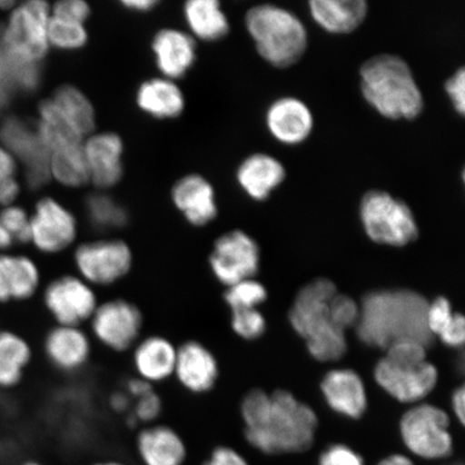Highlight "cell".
Returning <instances> with one entry per match:
<instances>
[{
  "instance_id": "cell-1",
  "label": "cell",
  "mask_w": 465,
  "mask_h": 465,
  "mask_svg": "<svg viewBox=\"0 0 465 465\" xmlns=\"http://www.w3.org/2000/svg\"><path fill=\"white\" fill-rule=\"evenodd\" d=\"M241 411L248 443L266 455L304 452L315 441L316 412L288 391L254 389L242 399Z\"/></svg>"
},
{
  "instance_id": "cell-2",
  "label": "cell",
  "mask_w": 465,
  "mask_h": 465,
  "mask_svg": "<svg viewBox=\"0 0 465 465\" xmlns=\"http://www.w3.org/2000/svg\"><path fill=\"white\" fill-rule=\"evenodd\" d=\"M428 306L427 299L412 290L373 291L360 306L359 339L383 351L402 341H417L429 348L434 337L427 327Z\"/></svg>"
},
{
  "instance_id": "cell-3",
  "label": "cell",
  "mask_w": 465,
  "mask_h": 465,
  "mask_svg": "<svg viewBox=\"0 0 465 465\" xmlns=\"http://www.w3.org/2000/svg\"><path fill=\"white\" fill-rule=\"evenodd\" d=\"M361 92L366 103L383 118L415 120L423 112L420 85L404 58L378 54L360 69Z\"/></svg>"
},
{
  "instance_id": "cell-4",
  "label": "cell",
  "mask_w": 465,
  "mask_h": 465,
  "mask_svg": "<svg viewBox=\"0 0 465 465\" xmlns=\"http://www.w3.org/2000/svg\"><path fill=\"white\" fill-rule=\"evenodd\" d=\"M336 293L330 279H315L296 295L289 313L295 332L303 337L308 351L320 362L336 361L347 351L345 331L330 318V301Z\"/></svg>"
},
{
  "instance_id": "cell-5",
  "label": "cell",
  "mask_w": 465,
  "mask_h": 465,
  "mask_svg": "<svg viewBox=\"0 0 465 465\" xmlns=\"http://www.w3.org/2000/svg\"><path fill=\"white\" fill-rule=\"evenodd\" d=\"M246 27L258 54L276 68H289L303 57L308 46L304 23L291 11L272 4L254 5Z\"/></svg>"
},
{
  "instance_id": "cell-6",
  "label": "cell",
  "mask_w": 465,
  "mask_h": 465,
  "mask_svg": "<svg viewBox=\"0 0 465 465\" xmlns=\"http://www.w3.org/2000/svg\"><path fill=\"white\" fill-rule=\"evenodd\" d=\"M427 351L417 341L398 342L388 348L375 368L378 385L400 402H420L432 392L439 380L438 370L427 360Z\"/></svg>"
},
{
  "instance_id": "cell-7",
  "label": "cell",
  "mask_w": 465,
  "mask_h": 465,
  "mask_svg": "<svg viewBox=\"0 0 465 465\" xmlns=\"http://www.w3.org/2000/svg\"><path fill=\"white\" fill-rule=\"evenodd\" d=\"M366 235L380 245L404 247L414 242L420 229L407 203L382 190H371L360 203Z\"/></svg>"
},
{
  "instance_id": "cell-8",
  "label": "cell",
  "mask_w": 465,
  "mask_h": 465,
  "mask_svg": "<svg viewBox=\"0 0 465 465\" xmlns=\"http://www.w3.org/2000/svg\"><path fill=\"white\" fill-rule=\"evenodd\" d=\"M51 9L48 4L32 0L11 14L3 35V46L8 60L17 65H36L48 51V27Z\"/></svg>"
},
{
  "instance_id": "cell-9",
  "label": "cell",
  "mask_w": 465,
  "mask_h": 465,
  "mask_svg": "<svg viewBox=\"0 0 465 465\" xmlns=\"http://www.w3.org/2000/svg\"><path fill=\"white\" fill-rule=\"evenodd\" d=\"M73 262L75 274L97 290L125 281L135 259L129 243L119 238H102L75 247Z\"/></svg>"
},
{
  "instance_id": "cell-10",
  "label": "cell",
  "mask_w": 465,
  "mask_h": 465,
  "mask_svg": "<svg viewBox=\"0 0 465 465\" xmlns=\"http://www.w3.org/2000/svg\"><path fill=\"white\" fill-rule=\"evenodd\" d=\"M92 340L114 353L131 351L143 336L144 316L136 303L124 298L100 302L89 323Z\"/></svg>"
},
{
  "instance_id": "cell-11",
  "label": "cell",
  "mask_w": 465,
  "mask_h": 465,
  "mask_svg": "<svg viewBox=\"0 0 465 465\" xmlns=\"http://www.w3.org/2000/svg\"><path fill=\"white\" fill-rule=\"evenodd\" d=\"M450 420L446 411L430 404L407 411L400 421L403 443L412 455L426 460H440L453 450Z\"/></svg>"
},
{
  "instance_id": "cell-12",
  "label": "cell",
  "mask_w": 465,
  "mask_h": 465,
  "mask_svg": "<svg viewBox=\"0 0 465 465\" xmlns=\"http://www.w3.org/2000/svg\"><path fill=\"white\" fill-rule=\"evenodd\" d=\"M43 301L55 324L73 327L89 323L101 302L97 290L75 272L52 279L44 289Z\"/></svg>"
},
{
  "instance_id": "cell-13",
  "label": "cell",
  "mask_w": 465,
  "mask_h": 465,
  "mask_svg": "<svg viewBox=\"0 0 465 465\" xmlns=\"http://www.w3.org/2000/svg\"><path fill=\"white\" fill-rule=\"evenodd\" d=\"M208 264L216 281L228 288L257 275L260 248L247 232L231 231L214 241Z\"/></svg>"
},
{
  "instance_id": "cell-14",
  "label": "cell",
  "mask_w": 465,
  "mask_h": 465,
  "mask_svg": "<svg viewBox=\"0 0 465 465\" xmlns=\"http://www.w3.org/2000/svg\"><path fill=\"white\" fill-rule=\"evenodd\" d=\"M78 236V223L67 208L54 199L37 203L31 218V242L38 252L55 255L71 248Z\"/></svg>"
},
{
  "instance_id": "cell-15",
  "label": "cell",
  "mask_w": 465,
  "mask_h": 465,
  "mask_svg": "<svg viewBox=\"0 0 465 465\" xmlns=\"http://www.w3.org/2000/svg\"><path fill=\"white\" fill-rule=\"evenodd\" d=\"M93 342L89 331L84 327L54 324L45 336L44 351L56 371L74 374L90 363Z\"/></svg>"
},
{
  "instance_id": "cell-16",
  "label": "cell",
  "mask_w": 465,
  "mask_h": 465,
  "mask_svg": "<svg viewBox=\"0 0 465 465\" xmlns=\"http://www.w3.org/2000/svg\"><path fill=\"white\" fill-rule=\"evenodd\" d=\"M220 375L214 353L199 340H188L178 345L173 378L188 393L202 395L216 387Z\"/></svg>"
},
{
  "instance_id": "cell-17",
  "label": "cell",
  "mask_w": 465,
  "mask_h": 465,
  "mask_svg": "<svg viewBox=\"0 0 465 465\" xmlns=\"http://www.w3.org/2000/svg\"><path fill=\"white\" fill-rule=\"evenodd\" d=\"M131 352L135 377L154 387L173 378L178 346L168 337L143 335Z\"/></svg>"
},
{
  "instance_id": "cell-18",
  "label": "cell",
  "mask_w": 465,
  "mask_h": 465,
  "mask_svg": "<svg viewBox=\"0 0 465 465\" xmlns=\"http://www.w3.org/2000/svg\"><path fill=\"white\" fill-rule=\"evenodd\" d=\"M135 450L143 465H184L189 456L183 435L172 426L159 422L139 430Z\"/></svg>"
},
{
  "instance_id": "cell-19",
  "label": "cell",
  "mask_w": 465,
  "mask_h": 465,
  "mask_svg": "<svg viewBox=\"0 0 465 465\" xmlns=\"http://www.w3.org/2000/svg\"><path fill=\"white\" fill-rule=\"evenodd\" d=\"M2 137L13 151L25 163L29 184L38 188L48 182L50 173V155L40 141L36 130L31 129L20 120H10L2 131Z\"/></svg>"
},
{
  "instance_id": "cell-20",
  "label": "cell",
  "mask_w": 465,
  "mask_h": 465,
  "mask_svg": "<svg viewBox=\"0 0 465 465\" xmlns=\"http://www.w3.org/2000/svg\"><path fill=\"white\" fill-rule=\"evenodd\" d=\"M310 107L299 98L286 96L271 104L266 112V125L279 143L295 145L304 143L313 130Z\"/></svg>"
},
{
  "instance_id": "cell-21",
  "label": "cell",
  "mask_w": 465,
  "mask_h": 465,
  "mask_svg": "<svg viewBox=\"0 0 465 465\" xmlns=\"http://www.w3.org/2000/svg\"><path fill=\"white\" fill-rule=\"evenodd\" d=\"M42 287V271L32 258L0 253V303L25 302Z\"/></svg>"
},
{
  "instance_id": "cell-22",
  "label": "cell",
  "mask_w": 465,
  "mask_h": 465,
  "mask_svg": "<svg viewBox=\"0 0 465 465\" xmlns=\"http://www.w3.org/2000/svg\"><path fill=\"white\" fill-rule=\"evenodd\" d=\"M122 144L119 136L103 133L93 136L84 144V153L89 180L97 187H113L122 176Z\"/></svg>"
},
{
  "instance_id": "cell-23",
  "label": "cell",
  "mask_w": 465,
  "mask_h": 465,
  "mask_svg": "<svg viewBox=\"0 0 465 465\" xmlns=\"http://www.w3.org/2000/svg\"><path fill=\"white\" fill-rule=\"evenodd\" d=\"M174 205L191 225L202 228L218 216V207L212 184L197 174L179 180L173 189Z\"/></svg>"
},
{
  "instance_id": "cell-24",
  "label": "cell",
  "mask_w": 465,
  "mask_h": 465,
  "mask_svg": "<svg viewBox=\"0 0 465 465\" xmlns=\"http://www.w3.org/2000/svg\"><path fill=\"white\" fill-rule=\"evenodd\" d=\"M322 391L331 409L358 420L368 406L364 383L352 370H333L324 376Z\"/></svg>"
},
{
  "instance_id": "cell-25",
  "label": "cell",
  "mask_w": 465,
  "mask_h": 465,
  "mask_svg": "<svg viewBox=\"0 0 465 465\" xmlns=\"http://www.w3.org/2000/svg\"><path fill=\"white\" fill-rule=\"evenodd\" d=\"M287 177L286 167L274 156L255 153L248 156L237 171V182L254 201L269 199Z\"/></svg>"
},
{
  "instance_id": "cell-26",
  "label": "cell",
  "mask_w": 465,
  "mask_h": 465,
  "mask_svg": "<svg viewBox=\"0 0 465 465\" xmlns=\"http://www.w3.org/2000/svg\"><path fill=\"white\" fill-rule=\"evenodd\" d=\"M310 13L320 27L335 35L351 34L369 14L365 0H311Z\"/></svg>"
},
{
  "instance_id": "cell-27",
  "label": "cell",
  "mask_w": 465,
  "mask_h": 465,
  "mask_svg": "<svg viewBox=\"0 0 465 465\" xmlns=\"http://www.w3.org/2000/svg\"><path fill=\"white\" fill-rule=\"evenodd\" d=\"M153 48L160 71L168 78L182 77L195 60L193 40L174 29H164L156 35Z\"/></svg>"
},
{
  "instance_id": "cell-28",
  "label": "cell",
  "mask_w": 465,
  "mask_h": 465,
  "mask_svg": "<svg viewBox=\"0 0 465 465\" xmlns=\"http://www.w3.org/2000/svg\"><path fill=\"white\" fill-rule=\"evenodd\" d=\"M32 360V347L25 337L11 331L0 332V388L19 385Z\"/></svg>"
},
{
  "instance_id": "cell-29",
  "label": "cell",
  "mask_w": 465,
  "mask_h": 465,
  "mask_svg": "<svg viewBox=\"0 0 465 465\" xmlns=\"http://www.w3.org/2000/svg\"><path fill=\"white\" fill-rule=\"evenodd\" d=\"M137 103L143 112L159 119L174 118L184 106L182 91L165 79L149 80L139 87Z\"/></svg>"
},
{
  "instance_id": "cell-30",
  "label": "cell",
  "mask_w": 465,
  "mask_h": 465,
  "mask_svg": "<svg viewBox=\"0 0 465 465\" xmlns=\"http://www.w3.org/2000/svg\"><path fill=\"white\" fill-rule=\"evenodd\" d=\"M184 16L197 37L214 42L229 33L228 17L216 0H191L184 5Z\"/></svg>"
},
{
  "instance_id": "cell-31",
  "label": "cell",
  "mask_w": 465,
  "mask_h": 465,
  "mask_svg": "<svg viewBox=\"0 0 465 465\" xmlns=\"http://www.w3.org/2000/svg\"><path fill=\"white\" fill-rule=\"evenodd\" d=\"M81 135L94 129L95 113L83 92L72 85L61 86L51 100Z\"/></svg>"
},
{
  "instance_id": "cell-32",
  "label": "cell",
  "mask_w": 465,
  "mask_h": 465,
  "mask_svg": "<svg viewBox=\"0 0 465 465\" xmlns=\"http://www.w3.org/2000/svg\"><path fill=\"white\" fill-rule=\"evenodd\" d=\"M50 173L67 187H80L89 182L84 144L79 147L55 151L50 154Z\"/></svg>"
},
{
  "instance_id": "cell-33",
  "label": "cell",
  "mask_w": 465,
  "mask_h": 465,
  "mask_svg": "<svg viewBox=\"0 0 465 465\" xmlns=\"http://www.w3.org/2000/svg\"><path fill=\"white\" fill-rule=\"evenodd\" d=\"M86 213L90 223L98 231L118 230L127 223L124 208L103 194L89 197L86 202Z\"/></svg>"
},
{
  "instance_id": "cell-34",
  "label": "cell",
  "mask_w": 465,
  "mask_h": 465,
  "mask_svg": "<svg viewBox=\"0 0 465 465\" xmlns=\"http://www.w3.org/2000/svg\"><path fill=\"white\" fill-rule=\"evenodd\" d=\"M223 298L231 312L255 310L264 303L267 292L263 284L252 278L226 288Z\"/></svg>"
},
{
  "instance_id": "cell-35",
  "label": "cell",
  "mask_w": 465,
  "mask_h": 465,
  "mask_svg": "<svg viewBox=\"0 0 465 465\" xmlns=\"http://www.w3.org/2000/svg\"><path fill=\"white\" fill-rule=\"evenodd\" d=\"M87 35L81 23L50 16L48 27L49 45L58 49H79L86 43Z\"/></svg>"
},
{
  "instance_id": "cell-36",
  "label": "cell",
  "mask_w": 465,
  "mask_h": 465,
  "mask_svg": "<svg viewBox=\"0 0 465 465\" xmlns=\"http://www.w3.org/2000/svg\"><path fill=\"white\" fill-rule=\"evenodd\" d=\"M231 327L234 333L246 341L259 339L264 334L266 322L263 315L255 310L231 312Z\"/></svg>"
},
{
  "instance_id": "cell-37",
  "label": "cell",
  "mask_w": 465,
  "mask_h": 465,
  "mask_svg": "<svg viewBox=\"0 0 465 465\" xmlns=\"http://www.w3.org/2000/svg\"><path fill=\"white\" fill-rule=\"evenodd\" d=\"M16 164L13 153L0 147V203L10 205L19 194L16 182Z\"/></svg>"
},
{
  "instance_id": "cell-38",
  "label": "cell",
  "mask_w": 465,
  "mask_h": 465,
  "mask_svg": "<svg viewBox=\"0 0 465 465\" xmlns=\"http://www.w3.org/2000/svg\"><path fill=\"white\" fill-rule=\"evenodd\" d=\"M133 401L134 422L142 423L143 427L158 422L164 410V402L161 395L155 391V388Z\"/></svg>"
},
{
  "instance_id": "cell-39",
  "label": "cell",
  "mask_w": 465,
  "mask_h": 465,
  "mask_svg": "<svg viewBox=\"0 0 465 465\" xmlns=\"http://www.w3.org/2000/svg\"><path fill=\"white\" fill-rule=\"evenodd\" d=\"M330 318L337 328L346 331L357 325L360 306L351 298L337 292L329 305Z\"/></svg>"
},
{
  "instance_id": "cell-40",
  "label": "cell",
  "mask_w": 465,
  "mask_h": 465,
  "mask_svg": "<svg viewBox=\"0 0 465 465\" xmlns=\"http://www.w3.org/2000/svg\"><path fill=\"white\" fill-rule=\"evenodd\" d=\"M0 223L8 230L15 242H29L31 240V218L22 208H5L0 213Z\"/></svg>"
},
{
  "instance_id": "cell-41",
  "label": "cell",
  "mask_w": 465,
  "mask_h": 465,
  "mask_svg": "<svg viewBox=\"0 0 465 465\" xmlns=\"http://www.w3.org/2000/svg\"><path fill=\"white\" fill-rule=\"evenodd\" d=\"M455 315L450 302L445 298L435 299L429 303L427 310V327L433 337L440 336L449 327Z\"/></svg>"
},
{
  "instance_id": "cell-42",
  "label": "cell",
  "mask_w": 465,
  "mask_h": 465,
  "mask_svg": "<svg viewBox=\"0 0 465 465\" xmlns=\"http://www.w3.org/2000/svg\"><path fill=\"white\" fill-rule=\"evenodd\" d=\"M318 465H364V460L351 447L336 444L322 453Z\"/></svg>"
},
{
  "instance_id": "cell-43",
  "label": "cell",
  "mask_w": 465,
  "mask_h": 465,
  "mask_svg": "<svg viewBox=\"0 0 465 465\" xmlns=\"http://www.w3.org/2000/svg\"><path fill=\"white\" fill-rule=\"evenodd\" d=\"M446 94L449 95L453 109L460 115L465 114V68H458L444 84Z\"/></svg>"
},
{
  "instance_id": "cell-44",
  "label": "cell",
  "mask_w": 465,
  "mask_h": 465,
  "mask_svg": "<svg viewBox=\"0 0 465 465\" xmlns=\"http://www.w3.org/2000/svg\"><path fill=\"white\" fill-rule=\"evenodd\" d=\"M90 15V8L83 0H63L51 11V15L60 19L74 21L84 25Z\"/></svg>"
},
{
  "instance_id": "cell-45",
  "label": "cell",
  "mask_w": 465,
  "mask_h": 465,
  "mask_svg": "<svg viewBox=\"0 0 465 465\" xmlns=\"http://www.w3.org/2000/svg\"><path fill=\"white\" fill-rule=\"evenodd\" d=\"M203 465H249L245 457L229 446H217Z\"/></svg>"
},
{
  "instance_id": "cell-46",
  "label": "cell",
  "mask_w": 465,
  "mask_h": 465,
  "mask_svg": "<svg viewBox=\"0 0 465 465\" xmlns=\"http://www.w3.org/2000/svg\"><path fill=\"white\" fill-rule=\"evenodd\" d=\"M445 345L460 347L465 341V319L461 313L455 312L451 322L439 336Z\"/></svg>"
},
{
  "instance_id": "cell-47",
  "label": "cell",
  "mask_w": 465,
  "mask_h": 465,
  "mask_svg": "<svg viewBox=\"0 0 465 465\" xmlns=\"http://www.w3.org/2000/svg\"><path fill=\"white\" fill-rule=\"evenodd\" d=\"M127 391L126 393L130 395L132 400H135L139 397H142L144 393H147L155 387L150 385V383L143 381L141 378L134 377L132 380L127 382Z\"/></svg>"
},
{
  "instance_id": "cell-48",
  "label": "cell",
  "mask_w": 465,
  "mask_h": 465,
  "mask_svg": "<svg viewBox=\"0 0 465 465\" xmlns=\"http://www.w3.org/2000/svg\"><path fill=\"white\" fill-rule=\"evenodd\" d=\"M452 410L461 424L465 422V391L464 387H459L452 394Z\"/></svg>"
},
{
  "instance_id": "cell-49",
  "label": "cell",
  "mask_w": 465,
  "mask_h": 465,
  "mask_svg": "<svg viewBox=\"0 0 465 465\" xmlns=\"http://www.w3.org/2000/svg\"><path fill=\"white\" fill-rule=\"evenodd\" d=\"M132 403L130 395L126 392H116L110 398V406L115 412H124L129 411Z\"/></svg>"
},
{
  "instance_id": "cell-50",
  "label": "cell",
  "mask_w": 465,
  "mask_h": 465,
  "mask_svg": "<svg viewBox=\"0 0 465 465\" xmlns=\"http://www.w3.org/2000/svg\"><path fill=\"white\" fill-rule=\"evenodd\" d=\"M377 465H415L414 462L411 461V459L406 457L404 455H391L378 463Z\"/></svg>"
},
{
  "instance_id": "cell-51",
  "label": "cell",
  "mask_w": 465,
  "mask_h": 465,
  "mask_svg": "<svg viewBox=\"0 0 465 465\" xmlns=\"http://www.w3.org/2000/svg\"><path fill=\"white\" fill-rule=\"evenodd\" d=\"M127 8L136 11H147L155 5L153 0H132V2H124Z\"/></svg>"
},
{
  "instance_id": "cell-52",
  "label": "cell",
  "mask_w": 465,
  "mask_h": 465,
  "mask_svg": "<svg viewBox=\"0 0 465 465\" xmlns=\"http://www.w3.org/2000/svg\"><path fill=\"white\" fill-rule=\"evenodd\" d=\"M15 242L13 235L0 223V250H7Z\"/></svg>"
},
{
  "instance_id": "cell-53",
  "label": "cell",
  "mask_w": 465,
  "mask_h": 465,
  "mask_svg": "<svg viewBox=\"0 0 465 465\" xmlns=\"http://www.w3.org/2000/svg\"><path fill=\"white\" fill-rule=\"evenodd\" d=\"M89 465H129L124 461L114 460V459H107V460H100L93 462Z\"/></svg>"
},
{
  "instance_id": "cell-54",
  "label": "cell",
  "mask_w": 465,
  "mask_h": 465,
  "mask_svg": "<svg viewBox=\"0 0 465 465\" xmlns=\"http://www.w3.org/2000/svg\"><path fill=\"white\" fill-rule=\"evenodd\" d=\"M15 5V2H5V0H0V9H11Z\"/></svg>"
},
{
  "instance_id": "cell-55",
  "label": "cell",
  "mask_w": 465,
  "mask_h": 465,
  "mask_svg": "<svg viewBox=\"0 0 465 465\" xmlns=\"http://www.w3.org/2000/svg\"><path fill=\"white\" fill-rule=\"evenodd\" d=\"M20 465H44V464L36 462V461H27V462L22 463Z\"/></svg>"
}]
</instances>
